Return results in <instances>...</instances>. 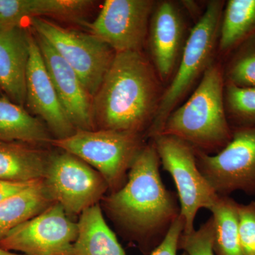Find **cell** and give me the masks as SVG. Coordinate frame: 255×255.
Returning a JSON list of instances; mask_svg holds the SVG:
<instances>
[{
  "label": "cell",
  "instance_id": "1",
  "mask_svg": "<svg viewBox=\"0 0 255 255\" xmlns=\"http://www.w3.org/2000/svg\"><path fill=\"white\" fill-rule=\"evenodd\" d=\"M160 165L151 140L132 162L123 187L105 199L114 221L145 245L149 254L162 243L181 215L178 196L162 182Z\"/></svg>",
  "mask_w": 255,
  "mask_h": 255
},
{
  "label": "cell",
  "instance_id": "2",
  "mask_svg": "<svg viewBox=\"0 0 255 255\" xmlns=\"http://www.w3.org/2000/svg\"><path fill=\"white\" fill-rule=\"evenodd\" d=\"M161 82L142 52L116 53L93 97L96 130L147 134L163 94Z\"/></svg>",
  "mask_w": 255,
  "mask_h": 255
},
{
  "label": "cell",
  "instance_id": "3",
  "mask_svg": "<svg viewBox=\"0 0 255 255\" xmlns=\"http://www.w3.org/2000/svg\"><path fill=\"white\" fill-rule=\"evenodd\" d=\"M224 89L221 66L213 62L187 102L169 114L160 134L178 137L209 155L223 150L233 137Z\"/></svg>",
  "mask_w": 255,
  "mask_h": 255
},
{
  "label": "cell",
  "instance_id": "4",
  "mask_svg": "<svg viewBox=\"0 0 255 255\" xmlns=\"http://www.w3.org/2000/svg\"><path fill=\"white\" fill-rule=\"evenodd\" d=\"M224 5L221 0L209 1L204 14L191 29L175 73L162 94L155 119L147 132V136L150 138L162 132L169 114L214 62Z\"/></svg>",
  "mask_w": 255,
  "mask_h": 255
},
{
  "label": "cell",
  "instance_id": "5",
  "mask_svg": "<svg viewBox=\"0 0 255 255\" xmlns=\"http://www.w3.org/2000/svg\"><path fill=\"white\" fill-rule=\"evenodd\" d=\"M51 144L97 169L114 191L127 182V172L145 145L142 134L105 129L76 130Z\"/></svg>",
  "mask_w": 255,
  "mask_h": 255
},
{
  "label": "cell",
  "instance_id": "6",
  "mask_svg": "<svg viewBox=\"0 0 255 255\" xmlns=\"http://www.w3.org/2000/svg\"><path fill=\"white\" fill-rule=\"evenodd\" d=\"M31 30L43 36L78 74L92 97L102 85L115 57L108 44L90 33L64 28L47 19L29 20Z\"/></svg>",
  "mask_w": 255,
  "mask_h": 255
},
{
  "label": "cell",
  "instance_id": "7",
  "mask_svg": "<svg viewBox=\"0 0 255 255\" xmlns=\"http://www.w3.org/2000/svg\"><path fill=\"white\" fill-rule=\"evenodd\" d=\"M164 170L172 176L177 187L181 216L185 221L184 233L195 231L194 221L201 209H210L219 195L201 173L195 150L184 140L159 134L151 138Z\"/></svg>",
  "mask_w": 255,
  "mask_h": 255
},
{
  "label": "cell",
  "instance_id": "8",
  "mask_svg": "<svg viewBox=\"0 0 255 255\" xmlns=\"http://www.w3.org/2000/svg\"><path fill=\"white\" fill-rule=\"evenodd\" d=\"M195 152L199 171L218 195H255V127L233 129L231 142L216 155Z\"/></svg>",
  "mask_w": 255,
  "mask_h": 255
},
{
  "label": "cell",
  "instance_id": "9",
  "mask_svg": "<svg viewBox=\"0 0 255 255\" xmlns=\"http://www.w3.org/2000/svg\"><path fill=\"white\" fill-rule=\"evenodd\" d=\"M43 181L53 200L68 215L81 214L95 205L109 188L97 171L65 151L50 155Z\"/></svg>",
  "mask_w": 255,
  "mask_h": 255
},
{
  "label": "cell",
  "instance_id": "10",
  "mask_svg": "<svg viewBox=\"0 0 255 255\" xmlns=\"http://www.w3.org/2000/svg\"><path fill=\"white\" fill-rule=\"evenodd\" d=\"M58 203L10 231L0 248L24 255H72L78 224Z\"/></svg>",
  "mask_w": 255,
  "mask_h": 255
},
{
  "label": "cell",
  "instance_id": "11",
  "mask_svg": "<svg viewBox=\"0 0 255 255\" xmlns=\"http://www.w3.org/2000/svg\"><path fill=\"white\" fill-rule=\"evenodd\" d=\"M156 3L152 0H106L87 27L116 53L142 52Z\"/></svg>",
  "mask_w": 255,
  "mask_h": 255
},
{
  "label": "cell",
  "instance_id": "12",
  "mask_svg": "<svg viewBox=\"0 0 255 255\" xmlns=\"http://www.w3.org/2000/svg\"><path fill=\"white\" fill-rule=\"evenodd\" d=\"M25 105L32 114L39 117L46 123L48 130L55 135V139L65 138L76 130L62 107L31 29Z\"/></svg>",
  "mask_w": 255,
  "mask_h": 255
},
{
  "label": "cell",
  "instance_id": "13",
  "mask_svg": "<svg viewBox=\"0 0 255 255\" xmlns=\"http://www.w3.org/2000/svg\"><path fill=\"white\" fill-rule=\"evenodd\" d=\"M185 23L180 10L170 1H157L149 25V50L161 82L172 79L185 45Z\"/></svg>",
  "mask_w": 255,
  "mask_h": 255
},
{
  "label": "cell",
  "instance_id": "14",
  "mask_svg": "<svg viewBox=\"0 0 255 255\" xmlns=\"http://www.w3.org/2000/svg\"><path fill=\"white\" fill-rule=\"evenodd\" d=\"M32 32L69 120L76 130H96L92 114L93 97L87 91L78 74L50 43L43 36Z\"/></svg>",
  "mask_w": 255,
  "mask_h": 255
},
{
  "label": "cell",
  "instance_id": "15",
  "mask_svg": "<svg viewBox=\"0 0 255 255\" xmlns=\"http://www.w3.org/2000/svg\"><path fill=\"white\" fill-rule=\"evenodd\" d=\"M29 29L0 30V90L18 105L26 104Z\"/></svg>",
  "mask_w": 255,
  "mask_h": 255
},
{
  "label": "cell",
  "instance_id": "16",
  "mask_svg": "<svg viewBox=\"0 0 255 255\" xmlns=\"http://www.w3.org/2000/svg\"><path fill=\"white\" fill-rule=\"evenodd\" d=\"M36 145L0 141V180L26 182L44 179L50 155Z\"/></svg>",
  "mask_w": 255,
  "mask_h": 255
},
{
  "label": "cell",
  "instance_id": "17",
  "mask_svg": "<svg viewBox=\"0 0 255 255\" xmlns=\"http://www.w3.org/2000/svg\"><path fill=\"white\" fill-rule=\"evenodd\" d=\"M72 255H127L106 223L98 204L80 214Z\"/></svg>",
  "mask_w": 255,
  "mask_h": 255
},
{
  "label": "cell",
  "instance_id": "18",
  "mask_svg": "<svg viewBox=\"0 0 255 255\" xmlns=\"http://www.w3.org/2000/svg\"><path fill=\"white\" fill-rule=\"evenodd\" d=\"M50 130L23 106L0 97V141L51 143Z\"/></svg>",
  "mask_w": 255,
  "mask_h": 255
},
{
  "label": "cell",
  "instance_id": "19",
  "mask_svg": "<svg viewBox=\"0 0 255 255\" xmlns=\"http://www.w3.org/2000/svg\"><path fill=\"white\" fill-rule=\"evenodd\" d=\"M53 203L43 179L0 202V241Z\"/></svg>",
  "mask_w": 255,
  "mask_h": 255
},
{
  "label": "cell",
  "instance_id": "20",
  "mask_svg": "<svg viewBox=\"0 0 255 255\" xmlns=\"http://www.w3.org/2000/svg\"><path fill=\"white\" fill-rule=\"evenodd\" d=\"M255 36V0H229L223 8L218 48L227 55Z\"/></svg>",
  "mask_w": 255,
  "mask_h": 255
},
{
  "label": "cell",
  "instance_id": "21",
  "mask_svg": "<svg viewBox=\"0 0 255 255\" xmlns=\"http://www.w3.org/2000/svg\"><path fill=\"white\" fill-rule=\"evenodd\" d=\"M239 203L230 196H219L210 208L215 223L216 255H243L238 230Z\"/></svg>",
  "mask_w": 255,
  "mask_h": 255
},
{
  "label": "cell",
  "instance_id": "22",
  "mask_svg": "<svg viewBox=\"0 0 255 255\" xmlns=\"http://www.w3.org/2000/svg\"><path fill=\"white\" fill-rule=\"evenodd\" d=\"M224 98L228 119L235 128L255 127V88L225 83Z\"/></svg>",
  "mask_w": 255,
  "mask_h": 255
},
{
  "label": "cell",
  "instance_id": "23",
  "mask_svg": "<svg viewBox=\"0 0 255 255\" xmlns=\"http://www.w3.org/2000/svg\"><path fill=\"white\" fill-rule=\"evenodd\" d=\"M235 51L232 60L223 72L225 83L241 88H255V36Z\"/></svg>",
  "mask_w": 255,
  "mask_h": 255
},
{
  "label": "cell",
  "instance_id": "24",
  "mask_svg": "<svg viewBox=\"0 0 255 255\" xmlns=\"http://www.w3.org/2000/svg\"><path fill=\"white\" fill-rule=\"evenodd\" d=\"M215 223L210 217L199 230L185 234L183 233L179 243V250L189 255H216L214 253Z\"/></svg>",
  "mask_w": 255,
  "mask_h": 255
},
{
  "label": "cell",
  "instance_id": "25",
  "mask_svg": "<svg viewBox=\"0 0 255 255\" xmlns=\"http://www.w3.org/2000/svg\"><path fill=\"white\" fill-rule=\"evenodd\" d=\"M238 230L243 255H255V201L239 204Z\"/></svg>",
  "mask_w": 255,
  "mask_h": 255
},
{
  "label": "cell",
  "instance_id": "26",
  "mask_svg": "<svg viewBox=\"0 0 255 255\" xmlns=\"http://www.w3.org/2000/svg\"><path fill=\"white\" fill-rule=\"evenodd\" d=\"M31 18L29 0H0V30L23 28Z\"/></svg>",
  "mask_w": 255,
  "mask_h": 255
},
{
  "label": "cell",
  "instance_id": "27",
  "mask_svg": "<svg viewBox=\"0 0 255 255\" xmlns=\"http://www.w3.org/2000/svg\"><path fill=\"white\" fill-rule=\"evenodd\" d=\"M185 221L182 216H179L172 226L162 243L155 249L151 252L149 255H177L179 250V243L184 232ZM182 255H189L184 252Z\"/></svg>",
  "mask_w": 255,
  "mask_h": 255
},
{
  "label": "cell",
  "instance_id": "28",
  "mask_svg": "<svg viewBox=\"0 0 255 255\" xmlns=\"http://www.w3.org/2000/svg\"><path fill=\"white\" fill-rule=\"evenodd\" d=\"M36 182L37 181L18 182L0 180V202L11 197L14 194L21 192V191L24 190L26 188L29 187Z\"/></svg>",
  "mask_w": 255,
  "mask_h": 255
},
{
  "label": "cell",
  "instance_id": "29",
  "mask_svg": "<svg viewBox=\"0 0 255 255\" xmlns=\"http://www.w3.org/2000/svg\"><path fill=\"white\" fill-rule=\"evenodd\" d=\"M0 255H24L19 253H14V252L6 251L3 248H0Z\"/></svg>",
  "mask_w": 255,
  "mask_h": 255
},
{
  "label": "cell",
  "instance_id": "30",
  "mask_svg": "<svg viewBox=\"0 0 255 255\" xmlns=\"http://www.w3.org/2000/svg\"></svg>",
  "mask_w": 255,
  "mask_h": 255
}]
</instances>
